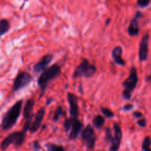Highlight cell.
Listing matches in <instances>:
<instances>
[{
	"label": "cell",
	"mask_w": 151,
	"mask_h": 151,
	"mask_svg": "<svg viewBox=\"0 0 151 151\" xmlns=\"http://www.w3.org/2000/svg\"><path fill=\"white\" fill-rule=\"evenodd\" d=\"M60 75H61V67L58 63H55L52 66L47 67V69L41 72L37 81V83L40 87V90L41 91V97H42L44 93L45 92L47 86L50 81L60 77Z\"/></svg>",
	"instance_id": "1"
},
{
	"label": "cell",
	"mask_w": 151,
	"mask_h": 151,
	"mask_svg": "<svg viewBox=\"0 0 151 151\" xmlns=\"http://www.w3.org/2000/svg\"><path fill=\"white\" fill-rule=\"evenodd\" d=\"M22 104H23V100H19L7 111L1 120V127L2 130L8 131L16 125L21 115Z\"/></svg>",
	"instance_id": "2"
},
{
	"label": "cell",
	"mask_w": 151,
	"mask_h": 151,
	"mask_svg": "<svg viewBox=\"0 0 151 151\" xmlns=\"http://www.w3.org/2000/svg\"><path fill=\"white\" fill-rule=\"evenodd\" d=\"M138 81L139 77L137 69L135 66H132L130 70L129 76L122 83V86L124 87V90L122 93V98L126 100H131L132 93L137 87Z\"/></svg>",
	"instance_id": "3"
},
{
	"label": "cell",
	"mask_w": 151,
	"mask_h": 151,
	"mask_svg": "<svg viewBox=\"0 0 151 151\" xmlns=\"http://www.w3.org/2000/svg\"><path fill=\"white\" fill-rule=\"evenodd\" d=\"M26 134L23 131H14L9 134L6 138L2 140L0 144L1 150L4 151L7 150L10 145H13L16 147H19L24 144Z\"/></svg>",
	"instance_id": "4"
},
{
	"label": "cell",
	"mask_w": 151,
	"mask_h": 151,
	"mask_svg": "<svg viewBox=\"0 0 151 151\" xmlns=\"http://www.w3.org/2000/svg\"><path fill=\"white\" fill-rule=\"evenodd\" d=\"M97 68L94 64H91L88 59L83 58L79 66L75 69L73 73V77L75 78L85 77L88 78L92 77L95 74Z\"/></svg>",
	"instance_id": "5"
},
{
	"label": "cell",
	"mask_w": 151,
	"mask_h": 151,
	"mask_svg": "<svg viewBox=\"0 0 151 151\" xmlns=\"http://www.w3.org/2000/svg\"><path fill=\"white\" fill-rule=\"evenodd\" d=\"M81 137L83 142L86 144L87 150H94L95 147L97 137L94 128L91 125H88L83 130H82Z\"/></svg>",
	"instance_id": "6"
},
{
	"label": "cell",
	"mask_w": 151,
	"mask_h": 151,
	"mask_svg": "<svg viewBox=\"0 0 151 151\" xmlns=\"http://www.w3.org/2000/svg\"><path fill=\"white\" fill-rule=\"evenodd\" d=\"M32 81V75L27 72H20L15 78L13 85V91H17L27 86Z\"/></svg>",
	"instance_id": "7"
},
{
	"label": "cell",
	"mask_w": 151,
	"mask_h": 151,
	"mask_svg": "<svg viewBox=\"0 0 151 151\" xmlns=\"http://www.w3.org/2000/svg\"><path fill=\"white\" fill-rule=\"evenodd\" d=\"M114 134L111 142H110L111 145L109 147V151H119L122 138V128L119 124H114Z\"/></svg>",
	"instance_id": "8"
},
{
	"label": "cell",
	"mask_w": 151,
	"mask_h": 151,
	"mask_svg": "<svg viewBox=\"0 0 151 151\" xmlns=\"http://www.w3.org/2000/svg\"><path fill=\"white\" fill-rule=\"evenodd\" d=\"M149 41H150V35L145 34L142 38L139 48V59L140 61H145L148 57L149 51Z\"/></svg>",
	"instance_id": "9"
},
{
	"label": "cell",
	"mask_w": 151,
	"mask_h": 151,
	"mask_svg": "<svg viewBox=\"0 0 151 151\" xmlns=\"http://www.w3.org/2000/svg\"><path fill=\"white\" fill-rule=\"evenodd\" d=\"M67 100L69 104V114L70 117L78 118L79 116V107H78V98L75 94L67 93Z\"/></svg>",
	"instance_id": "10"
},
{
	"label": "cell",
	"mask_w": 151,
	"mask_h": 151,
	"mask_svg": "<svg viewBox=\"0 0 151 151\" xmlns=\"http://www.w3.org/2000/svg\"><path fill=\"white\" fill-rule=\"evenodd\" d=\"M71 119H72V125L69 131V138L71 140H74L78 138V135L81 133L83 125L78 118L71 117Z\"/></svg>",
	"instance_id": "11"
},
{
	"label": "cell",
	"mask_w": 151,
	"mask_h": 151,
	"mask_svg": "<svg viewBox=\"0 0 151 151\" xmlns=\"http://www.w3.org/2000/svg\"><path fill=\"white\" fill-rule=\"evenodd\" d=\"M44 115H45V110H44V108H41L38 111V112L35 114H34L35 119L32 122L30 128H29V132L31 134H34V133L37 132L39 130L41 123H42Z\"/></svg>",
	"instance_id": "12"
},
{
	"label": "cell",
	"mask_w": 151,
	"mask_h": 151,
	"mask_svg": "<svg viewBox=\"0 0 151 151\" xmlns=\"http://www.w3.org/2000/svg\"><path fill=\"white\" fill-rule=\"evenodd\" d=\"M53 58L52 54H47L44 55L38 63H35L33 66V69L37 73L43 72L46 69H47V66H49L52 62Z\"/></svg>",
	"instance_id": "13"
},
{
	"label": "cell",
	"mask_w": 151,
	"mask_h": 151,
	"mask_svg": "<svg viewBox=\"0 0 151 151\" xmlns=\"http://www.w3.org/2000/svg\"><path fill=\"white\" fill-rule=\"evenodd\" d=\"M122 48L121 46H117L114 47L112 50L111 57L115 63L119 66H125V61L122 58Z\"/></svg>",
	"instance_id": "14"
},
{
	"label": "cell",
	"mask_w": 151,
	"mask_h": 151,
	"mask_svg": "<svg viewBox=\"0 0 151 151\" xmlns=\"http://www.w3.org/2000/svg\"><path fill=\"white\" fill-rule=\"evenodd\" d=\"M139 19L134 17L130 22L128 27V32L130 36H137L139 33Z\"/></svg>",
	"instance_id": "15"
},
{
	"label": "cell",
	"mask_w": 151,
	"mask_h": 151,
	"mask_svg": "<svg viewBox=\"0 0 151 151\" xmlns=\"http://www.w3.org/2000/svg\"><path fill=\"white\" fill-rule=\"evenodd\" d=\"M35 103V101L34 99H29V100H27L23 110V116L25 119H28V118H29L30 116H32L33 115V114H32V110H33Z\"/></svg>",
	"instance_id": "16"
},
{
	"label": "cell",
	"mask_w": 151,
	"mask_h": 151,
	"mask_svg": "<svg viewBox=\"0 0 151 151\" xmlns=\"http://www.w3.org/2000/svg\"><path fill=\"white\" fill-rule=\"evenodd\" d=\"M10 28V24L8 20L2 19L0 20V37L7 33Z\"/></svg>",
	"instance_id": "17"
},
{
	"label": "cell",
	"mask_w": 151,
	"mask_h": 151,
	"mask_svg": "<svg viewBox=\"0 0 151 151\" xmlns=\"http://www.w3.org/2000/svg\"><path fill=\"white\" fill-rule=\"evenodd\" d=\"M105 122H106V119L101 115H97L94 117L92 120V124L97 129H100L103 127Z\"/></svg>",
	"instance_id": "18"
},
{
	"label": "cell",
	"mask_w": 151,
	"mask_h": 151,
	"mask_svg": "<svg viewBox=\"0 0 151 151\" xmlns=\"http://www.w3.org/2000/svg\"><path fill=\"white\" fill-rule=\"evenodd\" d=\"M151 137L147 136L145 137L142 144V149L143 151H151Z\"/></svg>",
	"instance_id": "19"
},
{
	"label": "cell",
	"mask_w": 151,
	"mask_h": 151,
	"mask_svg": "<svg viewBox=\"0 0 151 151\" xmlns=\"http://www.w3.org/2000/svg\"><path fill=\"white\" fill-rule=\"evenodd\" d=\"M63 115H64V111H63V108H62V106H58V108L55 110V112L54 115H53L52 120L54 121V122H57V121L59 120V119H60L62 116H63Z\"/></svg>",
	"instance_id": "20"
},
{
	"label": "cell",
	"mask_w": 151,
	"mask_h": 151,
	"mask_svg": "<svg viewBox=\"0 0 151 151\" xmlns=\"http://www.w3.org/2000/svg\"><path fill=\"white\" fill-rule=\"evenodd\" d=\"M45 146L48 151H65L63 146L57 145L53 144V143H47Z\"/></svg>",
	"instance_id": "21"
},
{
	"label": "cell",
	"mask_w": 151,
	"mask_h": 151,
	"mask_svg": "<svg viewBox=\"0 0 151 151\" xmlns=\"http://www.w3.org/2000/svg\"><path fill=\"white\" fill-rule=\"evenodd\" d=\"M100 109H101L102 113L104 114L105 117L109 118V119H111V118H113L114 116V112L112 111L111 109L106 107H101Z\"/></svg>",
	"instance_id": "22"
},
{
	"label": "cell",
	"mask_w": 151,
	"mask_h": 151,
	"mask_svg": "<svg viewBox=\"0 0 151 151\" xmlns=\"http://www.w3.org/2000/svg\"><path fill=\"white\" fill-rule=\"evenodd\" d=\"M105 134H106V138H105L106 142L110 143L114 137V135L112 134L111 129L110 128H109V127H107V128H106V131H105Z\"/></svg>",
	"instance_id": "23"
},
{
	"label": "cell",
	"mask_w": 151,
	"mask_h": 151,
	"mask_svg": "<svg viewBox=\"0 0 151 151\" xmlns=\"http://www.w3.org/2000/svg\"><path fill=\"white\" fill-rule=\"evenodd\" d=\"M150 3L151 1L150 0H138L137 4L141 8H145V7H147V6H149Z\"/></svg>",
	"instance_id": "24"
},
{
	"label": "cell",
	"mask_w": 151,
	"mask_h": 151,
	"mask_svg": "<svg viewBox=\"0 0 151 151\" xmlns=\"http://www.w3.org/2000/svg\"><path fill=\"white\" fill-rule=\"evenodd\" d=\"M137 124H138L139 126H140L141 128H145L147 125V119L145 118H142V119H138L137 121Z\"/></svg>",
	"instance_id": "25"
},
{
	"label": "cell",
	"mask_w": 151,
	"mask_h": 151,
	"mask_svg": "<svg viewBox=\"0 0 151 151\" xmlns=\"http://www.w3.org/2000/svg\"><path fill=\"white\" fill-rule=\"evenodd\" d=\"M32 148H33L34 151H39L41 150V146L40 143L38 142V141H37V140L33 141V142H32Z\"/></svg>",
	"instance_id": "26"
},
{
	"label": "cell",
	"mask_w": 151,
	"mask_h": 151,
	"mask_svg": "<svg viewBox=\"0 0 151 151\" xmlns=\"http://www.w3.org/2000/svg\"><path fill=\"white\" fill-rule=\"evenodd\" d=\"M134 106H133V105L131 104H126L125 105V106H123V108H122V109H123V111H131L133 109H134Z\"/></svg>",
	"instance_id": "27"
},
{
	"label": "cell",
	"mask_w": 151,
	"mask_h": 151,
	"mask_svg": "<svg viewBox=\"0 0 151 151\" xmlns=\"http://www.w3.org/2000/svg\"><path fill=\"white\" fill-rule=\"evenodd\" d=\"M133 116L138 119H142V118H143L142 113L140 111H134V113H133Z\"/></svg>",
	"instance_id": "28"
},
{
	"label": "cell",
	"mask_w": 151,
	"mask_h": 151,
	"mask_svg": "<svg viewBox=\"0 0 151 151\" xmlns=\"http://www.w3.org/2000/svg\"><path fill=\"white\" fill-rule=\"evenodd\" d=\"M142 16H143V14L142 13V12H140V11H137V13H136V14H135V16H134V17H136V18H137V19H139L140 18H142Z\"/></svg>",
	"instance_id": "29"
},
{
	"label": "cell",
	"mask_w": 151,
	"mask_h": 151,
	"mask_svg": "<svg viewBox=\"0 0 151 151\" xmlns=\"http://www.w3.org/2000/svg\"><path fill=\"white\" fill-rule=\"evenodd\" d=\"M111 21V18H108L107 19H106V26H109V24H110Z\"/></svg>",
	"instance_id": "30"
},
{
	"label": "cell",
	"mask_w": 151,
	"mask_h": 151,
	"mask_svg": "<svg viewBox=\"0 0 151 151\" xmlns=\"http://www.w3.org/2000/svg\"><path fill=\"white\" fill-rule=\"evenodd\" d=\"M52 99L49 98L48 100H47V103H46V105H47V106H48V105H50V103H52Z\"/></svg>",
	"instance_id": "31"
}]
</instances>
